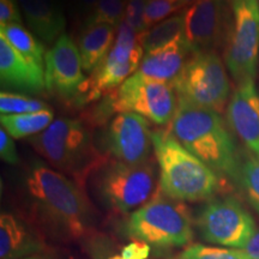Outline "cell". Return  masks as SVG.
Masks as SVG:
<instances>
[{
    "mask_svg": "<svg viewBox=\"0 0 259 259\" xmlns=\"http://www.w3.org/2000/svg\"><path fill=\"white\" fill-rule=\"evenodd\" d=\"M24 187L45 232L69 241L92 236L95 212L85 189L72 179L35 161L25 173Z\"/></svg>",
    "mask_w": 259,
    "mask_h": 259,
    "instance_id": "obj_1",
    "label": "cell"
},
{
    "mask_svg": "<svg viewBox=\"0 0 259 259\" xmlns=\"http://www.w3.org/2000/svg\"><path fill=\"white\" fill-rule=\"evenodd\" d=\"M168 130L184 148L219 176L236 180L240 160L220 113L179 99L176 115Z\"/></svg>",
    "mask_w": 259,
    "mask_h": 259,
    "instance_id": "obj_2",
    "label": "cell"
},
{
    "mask_svg": "<svg viewBox=\"0 0 259 259\" xmlns=\"http://www.w3.org/2000/svg\"><path fill=\"white\" fill-rule=\"evenodd\" d=\"M153 147L162 193L180 202H199L220 192L219 174L184 148L169 130L153 132Z\"/></svg>",
    "mask_w": 259,
    "mask_h": 259,
    "instance_id": "obj_3",
    "label": "cell"
},
{
    "mask_svg": "<svg viewBox=\"0 0 259 259\" xmlns=\"http://www.w3.org/2000/svg\"><path fill=\"white\" fill-rule=\"evenodd\" d=\"M29 142L54 169L83 189L92 174L109 160L97 150L92 132L77 119H57Z\"/></svg>",
    "mask_w": 259,
    "mask_h": 259,
    "instance_id": "obj_4",
    "label": "cell"
},
{
    "mask_svg": "<svg viewBox=\"0 0 259 259\" xmlns=\"http://www.w3.org/2000/svg\"><path fill=\"white\" fill-rule=\"evenodd\" d=\"M125 229L136 241L157 248L189 246L193 239L190 210L161 190L142 208L130 213Z\"/></svg>",
    "mask_w": 259,
    "mask_h": 259,
    "instance_id": "obj_5",
    "label": "cell"
},
{
    "mask_svg": "<svg viewBox=\"0 0 259 259\" xmlns=\"http://www.w3.org/2000/svg\"><path fill=\"white\" fill-rule=\"evenodd\" d=\"M178 103L179 97L171 84L135 72L107 95L94 112V116L97 124H101L113 113L131 112L164 126L173 120Z\"/></svg>",
    "mask_w": 259,
    "mask_h": 259,
    "instance_id": "obj_6",
    "label": "cell"
},
{
    "mask_svg": "<svg viewBox=\"0 0 259 259\" xmlns=\"http://www.w3.org/2000/svg\"><path fill=\"white\" fill-rule=\"evenodd\" d=\"M94 174V189L100 202L119 215L142 208L158 191L156 166L151 158L141 164L108 160Z\"/></svg>",
    "mask_w": 259,
    "mask_h": 259,
    "instance_id": "obj_7",
    "label": "cell"
},
{
    "mask_svg": "<svg viewBox=\"0 0 259 259\" xmlns=\"http://www.w3.org/2000/svg\"><path fill=\"white\" fill-rule=\"evenodd\" d=\"M179 99L222 113L227 109L231 83L222 59L215 51L198 52L174 84Z\"/></svg>",
    "mask_w": 259,
    "mask_h": 259,
    "instance_id": "obj_8",
    "label": "cell"
},
{
    "mask_svg": "<svg viewBox=\"0 0 259 259\" xmlns=\"http://www.w3.org/2000/svg\"><path fill=\"white\" fill-rule=\"evenodd\" d=\"M225 60L236 85L254 82L259 56V0H231Z\"/></svg>",
    "mask_w": 259,
    "mask_h": 259,
    "instance_id": "obj_9",
    "label": "cell"
},
{
    "mask_svg": "<svg viewBox=\"0 0 259 259\" xmlns=\"http://www.w3.org/2000/svg\"><path fill=\"white\" fill-rule=\"evenodd\" d=\"M142 36L122 22L116 31L115 42L105 59L92 72L76 102L89 103L120 87L143 60Z\"/></svg>",
    "mask_w": 259,
    "mask_h": 259,
    "instance_id": "obj_10",
    "label": "cell"
},
{
    "mask_svg": "<svg viewBox=\"0 0 259 259\" xmlns=\"http://www.w3.org/2000/svg\"><path fill=\"white\" fill-rule=\"evenodd\" d=\"M196 225L203 240L239 250L257 231L251 213L233 197L213 199L203 206Z\"/></svg>",
    "mask_w": 259,
    "mask_h": 259,
    "instance_id": "obj_11",
    "label": "cell"
},
{
    "mask_svg": "<svg viewBox=\"0 0 259 259\" xmlns=\"http://www.w3.org/2000/svg\"><path fill=\"white\" fill-rule=\"evenodd\" d=\"M185 37L193 53L215 51L227 41L231 0H198L185 11Z\"/></svg>",
    "mask_w": 259,
    "mask_h": 259,
    "instance_id": "obj_12",
    "label": "cell"
},
{
    "mask_svg": "<svg viewBox=\"0 0 259 259\" xmlns=\"http://www.w3.org/2000/svg\"><path fill=\"white\" fill-rule=\"evenodd\" d=\"M45 78L48 92L66 101H77L88 80L78 47L65 32L46 53Z\"/></svg>",
    "mask_w": 259,
    "mask_h": 259,
    "instance_id": "obj_13",
    "label": "cell"
},
{
    "mask_svg": "<svg viewBox=\"0 0 259 259\" xmlns=\"http://www.w3.org/2000/svg\"><path fill=\"white\" fill-rule=\"evenodd\" d=\"M106 143L114 160L141 164L151 158L153 132L144 116L131 112L118 113L107 128Z\"/></svg>",
    "mask_w": 259,
    "mask_h": 259,
    "instance_id": "obj_14",
    "label": "cell"
},
{
    "mask_svg": "<svg viewBox=\"0 0 259 259\" xmlns=\"http://www.w3.org/2000/svg\"><path fill=\"white\" fill-rule=\"evenodd\" d=\"M226 113L229 127L250 154L259 157V92L254 82L236 85Z\"/></svg>",
    "mask_w": 259,
    "mask_h": 259,
    "instance_id": "obj_15",
    "label": "cell"
},
{
    "mask_svg": "<svg viewBox=\"0 0 259 259\" xmlns=\"http://www.w3.org/2000/svg\"><path fill=\"white\" fill-rule=\"evenodd\" d=\"M46 251L41 229L12 212L0 215V258L21 259Z\"/></svg>",
    "mask_w": 259,
    "mask_h": 259,
    "instance_id": "obj_16",
    "label": "cell"
},
{
    "mask_svg": "<svg viewBox=\"0 0 259 259\" xmlns=\"http://www.w3.org/2000/svg\"><path fill=\"white\" fill-rule=\"evenodd\" d=\"M0 78L3 85L24 92L41 93L47 89L45 70L25 59L3 35H0Z\"/></svg>",
    "mask_w": 259,
    "mask_h": 259,
    "instance_id": "obj_17",
    "label": "cell"
},
{
    "mask_svg": "<svg viewBox=\"0 0 259 259\" xmlns=\"http://www.w3.org/2000/svg\"><path fill=\"white\" fill-rule=\"evenodd\" d=\"M32 34L42 44H53L64 34L66 21L59 0H17Z\"/></svg>",
    "mask_w": 259,
    "mask_h": 259,
    "instance_id": "obj_18",
    "label": "cell"
},
{
    "mask_svg": "<svg viewBox=\"0 0 259 259\" xmlns=\"http://www.w3.org/2000/svg\"><path fill=\"white\" fill-rule=\"evenodd\" d=\"M193 54L187 41L174 45L145 54L137 72L149 78L174 85Z\"/></svg>",
    "mask_w": 259,
    "mask_h": 259,
    "instance_id": "obj_19",
    "label": "cell"
},
{
    "mask_svg": "<svg viewBox=\"0 0 259 259\" xmlns=\"http://www.w3.org/2000/svg\"><path fill=\"white\" fill-rule=\"evenodd\" d=\"M116 31L106 23H84L77 45L84 71L93 72L105 59L114 45Z\"/></svg>",
    "mask_w": 259,
    "mask_h": 259,
    "instance_id": "obj_20",
    "label": "cell"
},
{
    "mask_svg": "<svg viewBox=\"0 0 259 259\" xmlns=\"http://www.w3.org/2000/svg\"><path fill=\"white\" fill-rule=\"evenodd\" d=\"M185 37V15L184 12L174 14L163 22L150 28L142 36L144 53L163 50V48L183 44Z\"/></svg>",
    "mask_w": 259,
    "mask_h": 259,
    "instance_id": "obj_21",
    "label": "cell"
},
{
    "mask_svg": "<svg viewBox=\"0 0 259 259\" xmlns=\"http://www.w3.org/2000/svg\"><path fill=\"white\" fill-rule=\"evenodd\" d=\"M0 35H3L9 41V44L25 59L34 64L35 66L45 70L47 52L45 51L44 44L27 28L16 23L0 27Z\"/></svg>",
    "mask_w": 259,
    "mask_h": 259,
    "instance_id": "obj_22",
    "label": "cell"
},
{
    "mask_svg": "<svg viewBox=\"0 0 259 259\" xmlns=\"http://www.w3.org/2000/svg\"><path fill=\"white\" fill-rule=\"evenodd\" d=\"M54 113L51 108L41 112L25 113V114L2 115V127L14 139L24 137H34L44 132L53 120Z\"/></svg>",
    "mask_w": 259,
    "mask_h": 259,
    "instance_id": "obj_23",
    "label": "cell"
},
{
    "mask_svg": "<svg viewBox=\"0 0 259 259\" xmlns=\"http://www.w3.org/2000/svg\"><path fill=\"white\" fill-rule=\"evenodd\" d=\"M236 181L241 186L252 208L259 213V157L248 154L240 162Z\"/></svg>",
    "mask_w": 259,
    "mask_h": 259,
    "instance_id": "obj_24",
    "label": "cell"
},
{
    "mask_svg": "<svg viewBox=\"0 0 259 259\" xmlns=\"http://www.w3.org/2000/svg\"><path fill=\"white\" fill-rule=\"evenodd\" d=\"M48 108L50 107L41 100L8 92H2L0 94V113L2 115L25 114V113L41 112Z\"/></svg>",
    "mask_w": 259,
    "mask_h": 259,
    "instance_id": "obj_25",
    "label": "cell"
},
{
    "mask_svg": "<svg viewBox=\"0 0 259 259\" xmlns=\"http://www.w3.org/2000/svg\"><path fill=\"white\" fill-rule=\"evenodd\" d=\"M126 0H100L85 23H106L118 29L124 21Z\"/></svg>",
    "mask_w": 259,
    "mask_h": 259,
    "instance_id": "obj_26",
    "label": "cell"
},
{
    "mask_svg": "<svg viewBox=\"0 0 259 259\" xmlns=\"http://www.w3.org/2000/svg\"><path fill=\"white\" fill-rule=\"evenodd\" d=\"M179 259H250L247 254L239 248L215 247L203 244L186 246Z\"/></svg>",
    "mask_w": 259,
    "mask_h": 259,
    "instance_id": "obj_27",
    "label": "cell"
},
{
    "mask_svg": "<svg viewBox=\"0 0 259 259\" xmlns=\"http://www.w3.org/2000/svg\"><path fill=\"white\" fill-rule=\"evenodd\" d=\"M181 9L176 0H148L144 14V25L147 31L163 22L174 12Z\"/></svg>",
    "mask_w": 259,
    "mask_h": 259,
    "instance_id": "obj_28",
    "label": "cell"
},
{
    "mask_svg": "<svg viewBox=\"0 0 259 259\" xmlns=\"http://www.w3.org/2000/svg\"><path fill=\"white\" fill-rule=\"evenodd\" d=\"M148 0H126L124 21L130 28L139 35H143L147 29L144 25V14Z\"/></svg>",
    "mask_w": 259,
    "mask_h": 259,
    "instance_id": "obj_29",
    "label": "cell"
},
{
    "mask_svg": "<svg viewBox=\"0 0 259 259\" xmlns=\"http://www.w3.org/2000/svg\"><path fill=\"white\" fill-rule=\"evenodd\" d=\"M17 0H0V27L10 24H22L21 12Z\"/></svg>",
    "mask_w": 259,
    "mask_h": 259,
    "instance_id": "obj_30",
    "label": "cell"
},
{
    "mask_svg": "<svg viewBox=\"0 0 259 259\" xmlns=\"http://www.w3.org/2000/svg\"><path fill=\"white\" fill-rule=\"evenodd\" d=\"M0 157L6 163L12 164V166H15L19 162L14 138L3 127L0 128Z\"/></svg>",
    "mask_w": 259,
    "mask_h": 259,
    "instance_id": "obj_31",
    "label": "cell"
},
{
    "mask_svg": "<svg viewBox=\"0 0 259 259\" xmlns=\"http://www.w3.org/2000/svg\"><path fill=\"white\" fill-rule=\"evenodd\" d=\"M241 250L247 254L250 259H259V229L255 231L253 236Z\"/></svg>",
    "mask_w": 259,
    "mask_h": 259,
    "instance_id": "obj_32",
    "label": "cell"
},
{
    "mask_svg": "<svg viewBox=\"0 0 259 259\" xmlns=\"http://www.w3.org/2000/svg\"><path fill=\"white\" fill-rule=\"evenodd\" d=\"M99 2L100 0H77V5H78L80 11L87 12V14L90 15Z\"/></svg>",
    "mask_w": 259,
    "mask_h": 259,
    "instance_id": "obj_33",
    "label": "cell"
},
{
    "mask_svg": "<svg viewBox=\"0 0 259 259\" xmlns=\"http://www.w3.org/2000/svg\"><path fill=\"white\" fill-rule=\"evenodd\" d=\"M89 252H90V257H92V259H107L101 252L96 250L95 247H93L92 245H89Z\"/></svg>",
    "mask_w": 259,
    "mask_h": 259,
    "instance_id": "obj_34",
    "label": "cell"
},
{
    "mask_svg": "<svg viewBox=\"0 0 259 259\" xmlns=\"http://www.w3.org/2000/svg\"><path fill=\"white\" fill-rule=\"evenodd\" d=\"M21 259H58L56 257H53V255H50V254H46V253H36V254H32V255H29V257H25V258H21Z\"/></svg>",
    "mask_w": 259,
    "mask_h": 259,
    "instance_id": "obj_35",
    "label": "cell"
},
{
    "mask_svg": "<svg viewBox=\"0 0 259 259\" xmlns=\"http://www.w3.org/2000/svg\"><path fill=\"white\" fill-rule=\"evenodd\" d=\"M196 2H198V0H180V5H181V8H184V6L192 5Z\"/></svg>",
    "mask_w": 259,
    "mask_h": 259,
    "instance_id": "obj_36",
    "label": "cell"
}]
</instances>
